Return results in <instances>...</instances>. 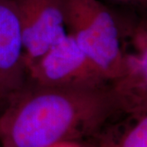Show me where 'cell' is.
Wrapping results in <instances>:
<instances>
[{
  "label": "cell",
  "mask_w": 147,
  "mask_h": 147,
  "mask_svg": "<svg viewBox=\"0 0 147 147\" xmlns=\"http://www.w3.org/2000/svg\"><path fill=\"white\" fill-rule=\"evenodd\" d=\"M123 105L110 83L52 88L28 81L0 113V147H50L96 137Z\"/></svg>",
  "instance_id": "cell-1"
},
{
  "label": "cell",
  "mask_w": 147,
  "mask_h": 147,
  "mask_svg": "<svg viewBox=\"0 0 147 147\" xmlns=\"http://www.w3.org/2000/svg\"><path fill=\"white\" fill-rule=\"evenodd\" d=\"M66 30L108 82L124 68L121 35L125 13L99 0H62Z\"/></svg>",
  "instance_id": "cell-2"
},
{
  "label": "cell",
  "mask_w": 147,
  "mask_h": 147,
  "mask_svg": "<svg viewBox=\"0 0 147 147\" xmlns=\"http://www.w3.org/2000/svg\"><path fill=\"white\" fill-rule=\"evenodd\" d=\"M28 79L32 84L52 88H88L110 83L68 33L29 69Z\"/></svg>",
  "instance_id": "cell-3"
},
{
  "label": "cell",
  "mask_w": 147,
  "mask_h": 147,
  "mask_svg": "<svg viewBox=\"0 0 147 147\" xmlns=\"http://www.w3.org/2000/svg\"><path fill=\"white\" fill-rule=\"evenodd\" d=\"M21 23L27 72L67 34L62 0H12Z\"/></svg>",
  "instance_id": "cell-4"
},
{
  "label": "cell",
  "mask_w": 147,
  "mask_h": 147,
  "mask_svg": "<svg viewBox=\"0 0 147 147\" xmlns=\"http://www.w3.org/2000/svg\"><path fill=\"white\" fill-rule=\"evenodd\" d=\"M21 23L12 0H0V113L28 84Z\"/></svg>",
  "instance_id": "cell-5"
},
{
  "label": "cell",
  "mask_w": 147,
  "mask_h": 147,
  "mask_svg": "<svg viewBox=\"0 0 147 147\" xmlns=\"http://www.w3.org/2000/svg\"><path fill=\"white\" fill-rule=\"evenodd\" d=\"M132 51H124L123 71L110 82L120 100L123 112L130 115L146 113L147 30L144 19H138L129 28Z\"/></svg>",
  "instance_id": "cell-6"
},
{
  "label": "cell",
  "mask_w": 147,
  "mask_h": 147,
  "mask_svg": "<svg viewBox=\"0 0 147 147\" xmlns=\"http://www.w3.org/2000/svg\"><path fill=\"white\" fill-rule=\"evenodd\" d=\"M126 123L104 127L96 136L98 147H147V114L130 115Z\"/></svg>",
  "instance_id": "cell-7"
},
{
  "label": "cell",
  "mask_w": 147,
  "mask_h": 147,
  "mask_svg": "<svg viewBox=\"0 0 147 147\" xmlns=\"http://www.w3.org/2000/svg\"><path fill=\"white\" fill-rule=\"evenodd\" d=\"M116 3H119L128 7H134L137 8L145 9L146 7L147 0H110Z\"/></svg>",
  "instance_id": "cell-8"
},
{
  "label": "cell",
  "mask_w": 147,
  "mask_h": 147,
  "mask_svg": "<svg viewBox=\"0 0 147 147\" xmlns=\"http://www.w3.org/2000/svg\"><path fill=\"white\" fill-rule=\"evenodd\" d=\"M50 147H87L83 145L81 142H65L58 143Z\"/></svg>",
  "instance_id": "cell-9"
}]
</instances>
